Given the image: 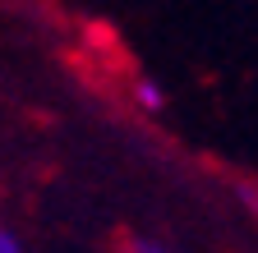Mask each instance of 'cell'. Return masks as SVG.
I'll return each instance as SVG.
<instances>
[{
	"instance_id": "2",
	"label": "cell",
	"mask_w": 258,
	"mask_h": 253,
	"mask_svg": "<svg viewBox=\"0 0 258 253\" xmlns=\"http://www.w3.org/2000/svg\"><path fill=\"white\" fill-rule=\"evenodd\" d=\"M120 253H171L166 244H157V239H124Z\"/></svg>"
},
{
	"instance_id": "3",
	"label": "cell",
	"mask_w": 258,
	"mask_h": 253,
	"mask_svg": "<svg viewBox=\"0 0 258 253\" xmlns=\"http://www.w3.org/2000/svg\"><path fill=\"white\" fill-rule=\"evenodd\" d=\"M0 253H23V248H19V239H14L5 226H0Z\"/></svg>"
},
{
	"instance_id": "1",
	"label": "cell",
	"mask_w": 258,
	"mask_h": 253,
	"mask_svg": "<svg viewBox=\"0 0 258 253\" xmlns=\"http://www.w3.org/2000/svg\"><path fill=\"white\" fill-rule=\"evenodd\" d=\"M134 102H139L143 111H161V106H166V97H161V88H157L152 78H139V83H134Z\"/></svg>"
}]
</instances>
